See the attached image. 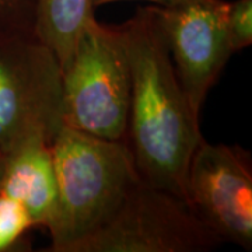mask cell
Here are the masks:
<instances>
[{
  "label": "cell",
  "mask_w": 252,
  "mask_h": 252,
  "mask_svg": "<svg viewBox=\"0 0 252 252\" xmlns=\"http://www.w3.org/2000/svg\"><path fill=\"white\" fill-rule=\"evenodd\" d=\"M119 30L130 67L124 142L140 180L187 202L189 161L203 137L200 117L177 77L156 6L139 7Z\"/></svg>",
  "instance_id": "6da1fadb"
},
{
  "label": "cell",
  "mask_w": 252,
  "mask_h": 252,
  "mask_svg": "<svg viewBox=\"0 0 252 252\" xmlns=\"http://www.w3.org/2000/svg\"><path fill=\"white\" fill-rule=\"evenodd\" d=\"M55 203L46 252H70L114 215L140 181L124 140H108L62 125L51 143Z\"/></svg>",
  "instance_id": "7a4b0ae2"
},
{
  "label": "cell",
  "mask_w": 252,
  "mask_h": 252,
  "mask_svg": "<svg viewBox=\"0 0 252 252\" xmlns=\"http://www.w3.org/2000/svg\"><path fill=\"white\" fill-rule=\"evenodd\" d=\"M129 102L130 67L119 26L94 17L62 72V125L124 140Z\"/></svg>",
  "instance_id": "3957f363"
},
{
  "label": "cell",
  "mask_w": 252,
  "mask_h": 252,
  "mask_svg": "<svg viewBox=\"0 0 252 252\" xmlns=\"http://www.w3.org/2000/svg\"><path fill=\"white\" fill-rule=\"evenodd\" d=\"M62 126V69L35 35H0V147L6 156Z\"/></svg>",
  "instance_id": "277c9868"
},
{
  "label": "cell",
  "mask_w": 252,
  "mask_h": 252,
  "mask_svg": "<svg viewBox=\"0 0 252 252\" xmlns=\"http://www.w3.org/2000/svg\"><path fill=\"white\" fill-rule=\"evenodd\" d=\"M221 244L184 199L140 180L70 252H206Z\"/></svg>",
  "instance_id": "5b68a950"
},
{
  "label": "cell",
  "mask_w": 252,
  "mask_h": 252,
  "mask_svg": "<svg viewBox=\"0 0 252 252\" xmlns=\"http://www.w3.org/2000/svg\"><path fill=\"white\" fill-rule=\"evenodd\" d=\"M187 203L220 241L252 248V161L238 144L200 139L189 161Z\"/></svg>",
  "instance_id": "8992f818"
},
{
  "label": "cell",
  "mask_w": 252,
  "mask_h": 252,
  "mask_svg": "<svg viewBox=\"0 0 252 252\" xmlns=\"http://www.w3.org/2000/svg\"><path fill=\"white\" fill-rule=\"evenodd\" d=\"M172 64L193 112L200 117L209 91L231 58L225 31V0L182 7L156 6Z\"/></svg>",
  "instance_id": "52a82bcc"
},
{
  "label": "cell",
  "mask_w": 252,
  "mask_h": 252,
  "mask_svg": "<svg viewBox=\"0 0 252 252\" xmlns=\"http://www.w3.org/2000/svg\"><path fill=\"white\" fill-rule=\"evenodd\" d=\"M0 192L16 200L36 228H46L55 203L54 164L46 139H31L6 156Z\"/></svg>",
  "instance_id": "ba28073f"
},
{
  "label": "cell",
  "mask_w": 252,
  "mask_h": 252,
  "mask_svg": "<svg viewBox=\"0 0 252 252\" xmlns=\"http://www.w3.org/2000/svg\"><path fill=\"white\" fill-rule=\"evenodd\" d=\"M94 10L93 0H35V36L54 52L62 72Z\"/></svg>",
  "instance_id": "9c48e42d"
},
{
  "label": "cell",
  "mask_w": 252,
  "mask_h": 252,
  "mask_svg": "<svg viewBox=\"0 0 252 252\" xmlns=\"http://www.w3.org/2000/svg\"><path fill=\"white\" fill-rule=\"evenodd\" d=\"M34 228L27 212L0 192V252L31 251L30 233Z\"/></svg>",
  "instance_id": "30bf717a"
},
{
  "label": "cell",
  "mask_w": 252,
  "mask_h": 252,
  "mask_svg": "<svg viewBox=\"0 0 252 252\" xmlns=\"http://www.w3.org/2000/svg\"><path fill=\"white\" fill-rule=\"evenodd\" d=\"M35 0H0V35H35Z\"/></svg>",
  "instance_id": "8fae6325"
},
{
  "label": "cell",
  "mask_w": 252,
  "mask_h": 252,
  "mask_svg": "<svg viewBox=\"0 0 252 252\" xmlns=\"http://www.w3.org/2000/svg\"><path fill=\"white\" fill-rule=\"evenodd\" d=\"M225 31L231 52H240L252 44V0L227 1Z\"/></svg>",
  "instance_id": "7c38bea8"
},
{
  "label": "cell",
  "mask_w": 252,
  "mask_h": 252,
  "mask_svg": "<svg viewBox=\"0 0 252 252\" xmlns=\"http://www.w3.org/2000/svg\"><path fill=\"white\" fill-rule=\"evenodd\" d=\"M118 1H146L149 4L158 6V7H182V6H188L199 1H206V0H93L94 7H101L105 4L111 3H118Z\"/></svg>",
  "instance_id": "4fadbf2b"
},
{
  "label": "cell",
  "mask_w": 252,
  "mask_h": 252,
  "mask_svg": "<svg viewBox=\"0 0 252 252\" xmlns=\"http://www.w3.org/2000/svg\"><path fill=\"white\" fill-rule=\"evenodd\" d=\"M4 165H6V153L0 147V178H1L3 170H4Z\"/></svg>",
  "instance_id": "5bb4252c"
}]
</instances>
